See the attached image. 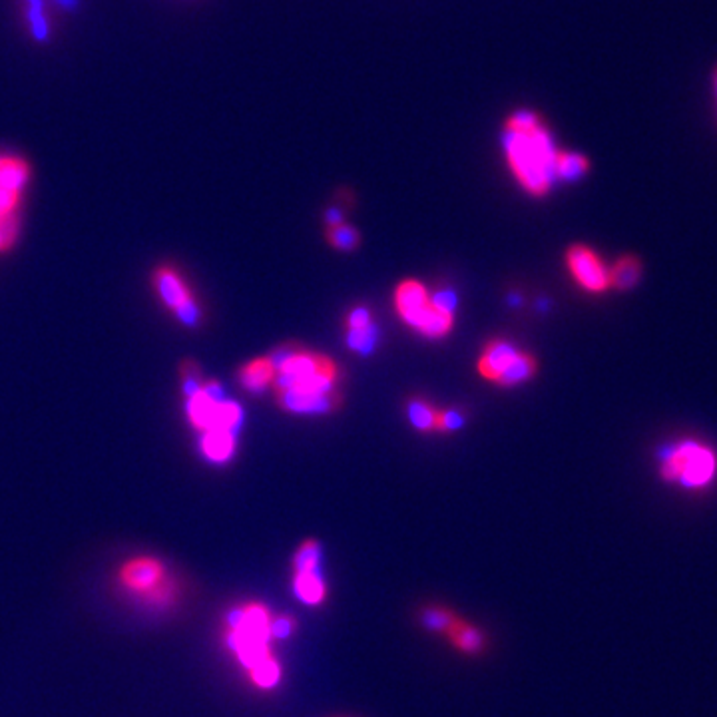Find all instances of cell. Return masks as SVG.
I'll use <instances>...</instances> for the list:
<instances>
[{
  "instance_id": "cell-15",
  "label": "cell",
  "mask_w": 717,
  "mask_h": 717,
  "mask_svg": "<svg viewBox=\"0 0 717 717\" xmlns=\"http://www.w3.org/2000/svg\"><path fill=\"white\" fill-rule=\"evenodd\" d=\"M642 261L636 255H622L614 261L612 268H608L610 273V288L618 291H628L632 288H636L642 279Z\"/></svg>"
},
{
  "instance_id": "cell-16",
  "label": "cell",
  "mask_w": 717,
  "mask_h": 717,
  "mask_svg": "<svg viewBox=\"0 0 717 717\" xmlns=\"http://www.w3.org/2000/svg\"><path fill=\"white\" fill-rule=\"evenodd\" d=\"M445 636H448L450 643H453L456 650L465 651V654H478V651L484 648L482 632L474 628L473 624H468L466 620H461L458 615Z\"/></svg>"
},
{
  "instance_id": "cell-13",
  "label": "cell",
  "mask_w": 717,
  "mask_h": 717,
  "mask_svg": "<svg viewBox=\"0 0 717 717\" xmlns=\"http://www.w3.org/2000/svg\"><path fill=\"white\" fill-rule=\"evenodd\" d=\"M237 381L245 391L250 393H263L273 387L275 381V363L271 355L255 357L252 361L239 367Z\"/></svg>"
},
{
  "instance_id": "cell-9",
  "label": "cell",
  "mask_w": 717,
  "mask_h": 717,
  "mask_svg": "<svg viewBox=\"0 0 717 717\" xmlns=\"http://www.w3.org/2000/svg\"><path fill=\"white\" fill-rule=\"evenodd\" d=\"M321 546L317 540L301 542L293 554V594L309 608L321 606L327 598V586L319 572Z\"/></svg>"
},
{
  "instance_id": "cell-21",
  "label": "cell",
  "mask_w": 717,
  "mask_h": 717,
  "mask_svg": "<svg viewBox=\"0 0 717 717\" xmlns=\"http://www.w3.org/2000/svg\"><path fill=\"white\" fill-rule=\"evenodd\" d=\"M206 379L201 376L199 367L196 363H183L181 365V391H183V397H191V394H196L198 391L204 389Z\"/></svg>"
},
{
  "instance_id": "cell-18",
  "label": "cell",
  "mask_w": 717,
  "mask_h": 717,
  "mask_svg": "<svg viewBox=\"0 0 717 717\" xmlns=\"http://www.w3.org/2000/svg\"><path fill=\"white\" fill-rule=\"evenodd\" d=\"M325 237L327 242L339 252H353L355 247L361 243V235H358L357 229L353 226H349L347 222L337 226H327Z\"/></svg>"
},
{
  "instance_id": "cell-11",
  "label": "cell",
  "mask_w": 717,
  "mask_h": 717,
  "mask_svg": "<svg viewBox=\"0 0 717 717\" xmlns=\"http://www.w3.org/2000/svg\"><path fill=\"white\" fill-rule=\"evenodd\" d=\"M31 181V164L16 154L0 152V222L14 217Z\"/></svg>"
},
{
  "instance_id": "cell-1",
  "label": "cell",
  "mask_w": 717,
  "mask_h": 717,
  "mask_svg": "<svg viewBox=\"0 0 717 717\" xmlns=\"http://www.w3.org/2000/svg\"><path fill=\"white\" fill-rule=\"evenodd\" d=\"M275 363L273 391L279 407L291 415H325L337 409L339 365L325 353L283 347L270 353Z\"/></svg>"
},
{
  "instance_id": "cell-12",
  "label": "cell",
  "mask_w": 717,
  "mask_h": 717,
  "mask_svg": "<svg viewBox=\"0 0 717 717\" xmlns=\"http://www.w3.org/2000/svg\"><path fill=\"white\" fill-rule=\"evenodd\" d=\"M345 335H347V345L351 351L367 355L373 351L375 341H376V327L373 323V315L369 307L357 305L345 319Z\"/></svg>"
},
{
  "instance_id": "cell-6",
  "label": "cell",
  "mask_w": 717,
  "mask_h": 717,
  "mask_svg": "<svg viewBox=\"0 0 717 717\" xmlns=\"http://www.w3.org/2000/svg\"><path fill=\"white\" fill-rule=\"evenodd\" d=\"M476 371L484 381L500 387H514L530 381L538 371L536 358L507 339H492L478 357Z\"/></svg>"
},
{
  "instance_id": "cell-5",
  "label": "cell",
  "mask_w": 717,
  "mask_h": 717,
  "mask_svg": "<svg viewBox=\"0 0 717 717\" xmlns=\"http://www.w3.org/2000/svg\"><path fill=\"white\" fill-rule=\"evenodd\" d=\"M659 476L666 482L679 484L687 491H702L715 481L717 453L700 440H679L661 456Z\"/></svg>"
},
{
  "instance_id": "cell-22",
  "label": "cell",
  "mask_w": 717,
  "mask_h": 717,
  "mask_svg": "<svg viewBox=\"0 0 717 717\" xmlns=\"http://www.w3.org/2000/svg\"><path fill=\"white\" fill-rule=\"evenodd\" d=\"M463 425H465V417L461 415V412L438 409L437 422H435L437 433H453V430H458Z\"/></svg>"
},
{
  "instance_id": "cell-14",
  "label": "cell",
  "mask_w": 717,
  "mask_h": 717,
  "mask_svg": "<svg viewBox=\"0 0 717 717\" xmlns=\"http://www.w3.org/2000/svg\"><path fill=\"white\" fill-rule=\"evenodd\" d=\"M237 447V433L224 429H211L201 433L199 448L209 463L226 465L232 461Z\"/></svg>"
},
{
  "instance_id": "cell-24",
  "label": "cell",
  "mask_w": 717,
  "mask_h": 717,
  "mask_svg": "<svg viewBox=\"0 0 717 717\" xmlns=\"http://www.w3.org/2000/svg\"><path fill=\"white\" fill-rule=\"evenodd\" d=\"M715 75H717V70H715Z\"/></svg>"
},
{
  "instance_id": "cell-2",
  "label": "cell",
  "mask_w": 717,
  "mask_h": 717,
  "mask_svg": "<svg viewBox=\"0 0 717 717\" xmlns=\"http://www.w3.org/2000/svg\"><path fill=\"white\" fill-rule=\"evenodd\" d=\"M502 150L512 178L527 194L544 198L556 183L558 148L553 132L536 110L520 108L502 124Z\"/></svg>"
},
{
  "instance_id": "cell-10",
  "label": "cell",
  "mask_w": 717,
  "mask_h": 717,
  "mask_svg": "<svg viewBox=\"0 0 717 717\" xmlns=\"http://www.w3.org/2000/svg\"><path fill=\"white\" fill-rule=\"evenodd\" d=\"M564 260L570 278H572L578 288L584 289L586 293L600 296V293L610 289L608 265L602 261V257L598 255L590 245L584 243L570 245Z\"/></svg>"
},
{
  "instance_id": "cell-7",
  "label": "cell",
  "mask_w": 717,
  "mask_h": 717,
  "mask_svg": "<svg viewBox=\"0 0 717 717\" xmlns=\"http://www.w3.org/2000/svg\"><path fill=\"white\" fill-rule=\"evenodd\" d=\"M118 584L122 590L152 606H168L176 596V586L164 562L152 556L126 560L118 570Z\"/></svg>"
},
{
  "instance_id": "cell-4",
  "label": "cell",
  "mask_w": 717,
  "mask_h": 717,
  "mask_svg": "<svg viewBox=\"0 0 717 717\" xmlns=\"http://www.w3.org/2000/svg\"><path fill=\"white\" fill-rule=\"evenodd\" d=\"M393 303L403 323L427 339H443L455 327V297L448 291L430 293L419 279L401 281Z\"/></svg>"
},
{
  "instance_id": "cell-19",
  "label": "cell",
  "mask_w": 717,
  "mask_h": 717,
  "mask_svg": "<svg viewBox=\"0 0 717 717\" xmlns=\"http://www.w3.org/2000/svg\"><path fill=\"white\" fill-rule=\"evenodd\" d=\"M407 412H409V419L415 429L422 430V433H430V430H435L438 409L433 407L430 403L422 401V399H412L409 403Z\"/></svg>"
},
{
  "instance_id": "cell-23",
  "label": "cell",
  "mask_w": 717,
  "mask_h": 717,
  "mask_svg": "<svg viewBox=\"0 0 717 717\" xmlns=\"http://www.w3.org/2000/svg\"><path fill=\"white\" fill-rule=\"evenodd\" d=\"M325 224L327 226H337V224H343V216H341V211H339L337 208H331L327 214H325Z\"/></svg>"
},
{
  "instance_id": "cell-17",
  "label": "cell",
  "mask_w": 717,
  "mask_h": 717,
  "mask_svg": "<svg viewBox=\"0 0 717 717\" xmlns=\"http://www.w3.org/2000/svg\"><path fill=\"white\" fill-rule=\"evenodd\" d=\"M556 181H576L590 172V160L584 154L558 150L554 162Z\"/></svg>"
},
{
  "instance_id": "cell-20",
  "label": "cell",
  "mask_w": 717,
  "mask_h": 717,
  "mask_svg": "<svg viewBox=\"0 0 717 717\" xmlns=\"http://www.w3.org/2000/svg\"><path fill=\"white\" fill-rule=\"evenodd\" d=\"M456 620V615L447 610V608H437V606H430L425 612L420 614V622L422 626L438 632V633H447L448 628L453 626V622Z\"/></svg>"
},
{
  "instance_id": "cell-8",
  "label": "cell",
  "mask_w": 717,
  "mask_h": 717,
  "mask_svg": "<svg viewBox=\"0 0 717 717\" xmlns=\"http://www.w3.org/2000/svg\"><path fill=\"white\" fill-rule=\"evenodd\" d=\"M152 285L155 289V296L162 301L165 309H170L173 317H176L181 325L186 327H198L201 321V307L194 296V291L190 289L186 279L181 278V273L172 268V265H160L154 271Z\"/></svg>"
},
{
  "instance_id": "cell-3",
  "label": "cell",
  "mask_w": 717,
  "mask_h": 717,
  "mask_svg": "<svg viewBox=\"0 0 717 717\" xmlns=\"http://www.w3.org/2000/svg\"><path fill=\"white\" fill-rule=\"evenodd\" d=\"M275 614L261 602H245L227 614L226 646L257 689L278 687L281 666L273 656Z\"/></svg>"
}]
</instances>
